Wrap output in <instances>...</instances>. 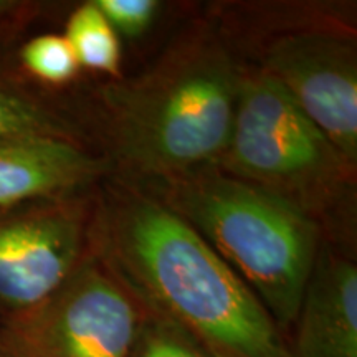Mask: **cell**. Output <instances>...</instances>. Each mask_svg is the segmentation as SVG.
I'll use <instances>...</instances> for the list:
<instances>
[{
    "label": "cell",
    "instance_id": "6da1fadb",
    "mask_svg": "<svg viewBox=\"0 0 357 357\" xmlns=\"http://www.w3.org/2000/svg\"><path fill=\"white\" fill-rule=\"evenodd\" d=\"M116 273L153 314L211 357H291L265 306L167 205L132 197L116 212Z\"/></svg>",
    "mask_w": 357,
    "mask_h": 357
},
{
    "label": "cell",
    "instance_id": "7a4b0ae2",
    "mask_svg": "<svg viewBox=\"0 0 357 357\" xmlns=\"http://www.w3.org/2000/svg\"><path fill=\"white\" fill-rule=\"evenodd\" d=\"M242 77L229 53L200 35L176 45L141 77L111 83L105 106L119 159L167 181L218 164Z\"/></svg>",
    "mask_w": 357,
    "mask_h": 357
},
{
    "label": "cell",
    "instance_id": "3957f363",
    "mask_svg": "<svg viewBox=\"0 0 357 357\" xmlns=\"http://www.w3.org/2000/svg\"><path fill=\"white\" fill-rule=\"evenodd\" d=\"M169 182L167 207L229 263L280 329L293 328L318 257L311 217L281 195L222 174Z\"/></svg>",
    "mask_w": 357,
    "mask_h": 357
},
{
    "label": "cell",
    "instance_id": "277c9868",
    "mask_svg": "<svg viewBox=\"0 0 357 357\" xmlns=\"http://www.w3.org/2000/svg\"><path fill=\"white\" fill-rule=\"evenodd\" d=\"M218 164L230 177L298 207L339 189L354 167L263 68L242 77L229 144Z\"/></svg>",
    "mask_w": 357,
    "mask_h": 357
},
{
    "label": "cell",
    "instance_id": "5b68a950",
    "mask_svg": "<svg viewBox=\"0 0 357 357\" xmlns=\"http://www.w3.org/2000/svg\"><path fill=\"white\" fill-rule=\"evenodd\" d=\"M149 314L111 266L83 261L53 296L6 321V357H132Z\"/></svg>",
    "mask_w": 357,
    "mask_h": 357
},
{
    "label": "cell",
    "instance_id": "8992f818",
    "mask_svg": "<svg viewBox=\"0 0 357 357\" xmlns=\"http://www.w3.org/2000/svg\"><path fill=\"white\" fill-rule=\"evenodd\" d=\"M263 70L354 166L357 56L354 45L321 33L287 35L266 52Z\"/></svg>",
    "mask_w": 357,
    "mask_h": 357
},
{
    "label": "cell",
    "instance_id": "52a82bcc",
    "mask_svg": "<svg viewBox=\"0 0 357 357\" xmlns=\"http://www.w3.org/2000/svg\"><path fill=\"white\" fill-rule=\"evenodd\" d=\"M83 220L45 211L0 225V314L3 323L53 296L83 265Z\"/></svg>",
    "mask_w": 357,
    "mask_h": 357
},
{
    "label": "cell",
    "instance_id": "ba28073f",
    "mask_svg": "<svg viewBox=\"0 0 357 357\" xmlns=\"http://www.w3.org/2000/svg\"><path fill=\"white\" fill-rule=\"evenodd\" d=\"M291 357H357V268L334 255L316 257L294 319Z\"/></svg>",
    "mask_w": 357,
    "mask_h": 357
},
{
    "label": "cell",
    "instance_id": "9c48e42d",
    "mask_svg": "<svg viewBox=\"0 0 357 357\" xmlns=\"http://www.w3.org/2000/svg\"><path fill=\"white\" fill-rule=\"evenodd\" d=\"M102 164L53 136L0 137V207L86 184Z\"/></svg>",
    "mask_w": 357,
    "mask_h": 357
},
{
    "label": "cell",
    "instance_id": "30bf717a",
    "mask_svg": "<svg viewBox=\"0 0 357 357\" xmlns=\"http://www.w3.org/2000/svg\"><path fill=\"white\" fill-rule=\"evenodd\" d=\"M63 37L79 66L119 77L121 45L118 33L95 2L84 3L71 13Z\"/></svg>",
    "mask_w": 357,
    "mask_h": 357
},
{
    "label": "cell",
    "instance_id": "8fae6325",
    "mask_svg": "<svg viewBox=\"0 0 357 357\" xmlns=\"http://www.w3.org/2000/svg\"><path fill=\"white\" fill-rule=\"evenodd\" d=\"M25 68L47 83L60 84L70 82L79 68L75 53L63 35H42L30 40L22 48Z\"/></svg>",
    "mask_w": 357,
    "mask_h": 357
},
{
    "label": "cell",
    "instance_id": "7c38bea8",
    "mask_svg": "<svg viewBox=\"0 0 357 357\" xmlns=\"http://www.w3.org/2000/svg\"><path fill=\"white\" fill-rule=\"evenodd\" d=\"M53 136L68 139V129L19 95L0 89V137Z\"/></svg>",
    "mask_w": 357,
    "mask_h": 357
},
{
    "label": "cell",
    "instance_id": "4fadbf2b",
    "mask_svg": "<svg viewBox=\"0 0 357 357\" xmlns=\"http://www.w3.org/2000/svg\"><path fill=\"white\" fill-rule=\"evenodd\" d=\"M149 311V310H147ZM132 357H211L184 331L149 311Z\"/></svg>",
    "mask_w": 357,
    "mask_h": 357
},
{
    "label": "cell",
    "instance_id": "5bb4252c",
    "mask_svg": "<svg viewBox=\"0 0 357 357\" xmlns=\"http://www.w3.org/2000/svg\"><path fill=\"white\" fill-rule=\"evenodd\" d=\"M105 19L116 33L139 37L153 25L159 3L155 0H96Z\"/></svg>",
    "mask_w": 357,
    "mask_h": 357
},
{
    "label": "cell",
    "instance_id": "9a60e30c",
    "mask_svg": "<svg viewBox=\"0 0 357 357\" xmlns=\"http://www.w3.org/2000/svg\"><path fill=\"white\" fill-rule=\"evenodd\" d=\"M0 357H6V354H3V351H2V347H0Z\"/></svg>",
    "mask_w": 357,
    "mask_h": 357
}]
</instances>
